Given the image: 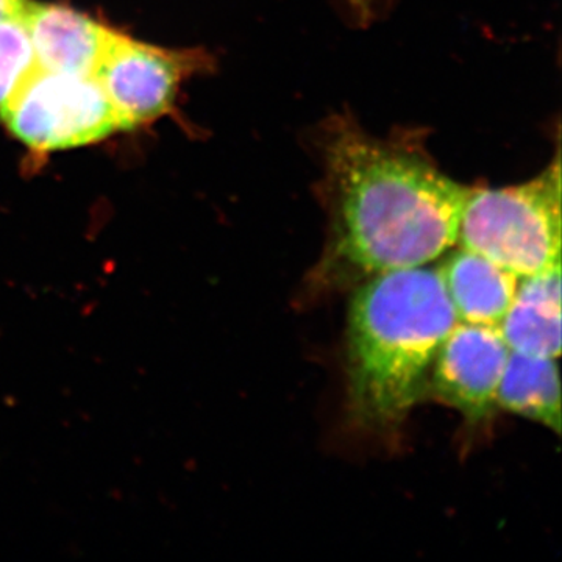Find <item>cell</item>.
Returning a JSON list of instances; mask_svg holds the SVG:
<instances>
[{
  "label": "cell",
  "mask_w": 562,
  "mask_h": 562,
  "mask_svg": "<svg viewBox=\"0 0 562 562\" xmlns=\"http://www.w3.org/2000/svg\"><path fill=\"white\" fill-rule=\"evenodd\" d=\"M509 353L497 325L458 322L436 353L427 392L468 420H486L498 408V386Z\"/></svg>",
  "instance_id": "6"
},
{
  "label": "cell",
  "mask_w": 562,
  "mask_h": 562,
  "mask_svg": "<svg viewBox=\"0 0 562 562\" xmlns=\"http://www.w3.org/2000/svg\"><path fill=\"white\" fill-rule=\"evenodd\" d=\"M22 3H24V0H0V18L18 13L21 10Z\"/></svg>",
  "instance_id": "13"
},
{
  "label": "cell",
  "mask_w": 562,
  "mask_h": 562,
  "mask_svg": "<svg viewBox=\"0 0 562 562\" xmlns=\"http://www.w3.org/2000/svg\"><path fill=\"white\" fill-rule=\"evenodd\" d=\"M21 16L31 35L36 65L54 72L94 76L116 35L87 14L55 3L24 0Z\"/></svg>",
  "instance_id": "7"
},
{
  "label": "cell",
  "mask_w": 562,
  "mask_h": 562,
  "mask_svg": "<svg viewBox=\"0 0 562 562\" xmlns=\"http://www.w3.org/2000/svg\"><path fill=\"white\" fill-rule=\"evenodd\" d=\"M321 190L331 249L366 276L422 268L458 244L471 187L432 161L422 136L380 138L351 116H335L319 136Z\"/></svg>",
  "instance_id": "1"
},
{
  "label": "cell",
  "mask_w": 562,
  "mask_h": 562,
  "mask_svg": "<svg viewBox=\"0 0 562 562\" xmlns=\"http://www.w3.org/2000/svg\"><path fill=\"white\" fill-rule=\"evenodd\" d=\"M457 314L438 269L376 273L355 292L347 322L351 413L386 430L427 392L428 375Z\"/></svg>",
  "instance_id": "2"
},
{
  "label": "cell",
  "mask_w": 562,
  "mask_h": 562,
  "mask_svg": "<svg viewBox=\"0 0 562 562\" xmlns=\"http://www.w3.org/2000/svg\"><path fill=\"white\" fill-rule=\"evenodd\" d=\"M458 322L501 325L512 305L519 277L475 251H453L438 269Z\"/></svg>",
  "instance_id": "9"
},
{
  "label": "cell",
  "mask_w": 562,
  "mask_h": 562,
  "mask_svg": "<svg viewBox=\"0 0 562 562\" xmlns=\"http://www.w3.org/2000/svg\"><path fill=\"white\" fill-rule=\"evenodd\" d=\"M21 143L38 151L87 146L122 131L116 111L91 77L36 66L0 113Z\"/></svg>",
  "instance_id": "4"
},
{
  "label": "cell",
  "mask_w": 562,
  "mask_h": 562,
  "mask_svg": "<svg viewBox=\"0 0 562 562\" xmlns=\"http://www.w3.org/2000/svg\"><path fill=\"white\" fill-rule=\"evenodd\" d=\"M497 406L560 435L561 384L557 360L512 351L498 386Z\"/></svg>",
  "instance_id": "10"
},
{
  "label": "cell",
  "mask_w": 562,
  "mask_h": 562,
  "mask_svg": "<svg viewBox=\"0 0 562 562\" xmlns=\"http://www.w3.org/2000/svg\"><path fill=\"white\" fill-rule=\"evenodd\" d=\"M199 55L139 43L116 33L94 72L121 128H133L171 109L181 80L202 65Z\"/></svg>",
  "instance_id": "5"
},
{
  "label": "cell",
  "mask_w": 562,
  "mask_h": 562,
  "mask_svg": "<svg viewBox=\"0 0 562 562\" xmlns=\"http://www.w3.org/2000/svg\"><path fill=\"white\" fill-rule=\"evenodd\" d=\"M346 3L361 22L372 21L379 7V0H346Z\"/></svg>",
  "instance_id": "12"
},
{
  "label": "cell",
  "mask_w": 562,
  "mask_h": 562,
  "mask_svg": "<svg viewBox=\"0 0 562 562\" xmlns=\"http://www.w3.org/2000/svg\"><path fill=\"white\" fill-rule=\"evenodd\" d=\"M498 327L512 351L558 360L561 355V265L520 279Z\"/></svg>",
  "instance_id": "8"
},
{
  "label": "cell",
  "mask_w": 562,
  "mask_h": 562,
  "mask_svg": "<svg viewBox=\"0 0 562 562\" xmlns=\"http://www.w3.org/2000/svg\"><path fill=\"white\" fill-rule=\"evenodd\" d=\"M458 244L519 279L561 265L560 151L525 183L471 188Z\"/></svg>",
  "instance_id": "3"
},
{
  "label": "cell",
  "mask_w": 562,
  "mask_h": 562,
  "mask_svg": "<svg viewBox=\"0 0 562 562\" xmlns=\"http://www.w3.org/2000/svg\"><path fill=\"white\" fill-rule=\"evenodd\" d=\"M36 66L31 35L21 10L0 18V113Z\"/></svg>",
  "instance_id": "11"
}]
</instances>
